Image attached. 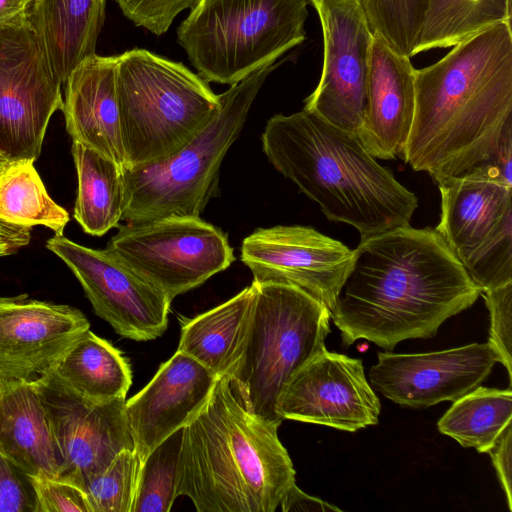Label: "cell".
Here are the masks:
<instances>
[{
	"label": "cell",
	"mask_w": 512,
	"mask_h": 512,
	"mask_svg": "<svg viewBox=\"0 0 512 512\" xmlns=\"http://www.w3.org/2000/svg\"><path fill=\"white\" fill-rule=\"evenodd\" d=\"M415 70V112L403 159L435 182L490 161L512 123V29L500 22Z\"/></svg>",
	"instance_id": "2"
},
{
	"label": "cell",
	"mask_w": 512,
	"mask_h": 512,
	"mask_svg": "<svg viewBox=\"0 0 512 512\" xmlns=\"http://www.w3.org/2000/svg\"><path fill=\"white\" fill-rule=\"evenodd\" d=\"M377 360L369 380L378 392L399 405L426 408L480 386L500 357L486 342L428 353L379 352Z\"/></svg>",
	"instance_id": "17"
},
{
	"label": "cell",
	"mask_w": 512,
	"mask_h": 512,
	"mask_svg": "<svg viewBox=\"0 0 512 512\" xmlns=\"http://www.w3.org/2000/svg\"><path fill=\"white\" fill-rule=\"evenodd\" d=\"M181 428L158 444L141 463L131 512H169L176 499Z\"/></svg>",
	"instance_id": "30"
},
{
	"label": "cell",
	"mask_w": 512,
	"mask_h": 512,
	"mask_svg": "<svg viewBox=\"0 0 512 512\" xmlns=\"http://www.w3.org/2000/svg\"><path fill=\"white\" fill-rule=\"evenodd\" d=\"M52 371L74 392L98 402L126 398L132 384L129 361L90 329L75 341Z\"/></svg>",
	"instance_id": "25"
},
{
	"label": "cell",
	"mask_w": 512,
	"mask_h": 512,
	"mask_svg": "<svg viewBox=\"0 0 512 512\" xmlns=\"http://www.w3.org/2000/svg\"><path fill=\"white\" fill-rule=\"evenodd\" d=\"M284 512H316V511H341L338 507L327 503L320 498L304 493L294 483L284 494L280 505Z\"/></svg>",
	"instance_id": "38"
},
{
	"label": "cell",
	"mask_w": 512,
	"mask_h": 512,
	"mask_svg": "<svg viewBox=\"0 0 512 512\" xmlns=\"http://www.w3.org/2000/svg\"><path fill=\"white\" fill-rule=\"evenodd\" d=\"M33 163L9 160L0 169V220L30 229L43 225L63 235L69 215L50 198Z\"/></svg>",
	"instance_id": "28"
},
{
	"label": "cell",
	"mask_w": 512,
	"mask_h": 512,
	"mask_svg": "<svg viewBox=\"0 0 512 512\" xmlns=\"http://www.w3.org/2000/svg\"><path fill=\"white\" fill-rule=\"evenodd\" d=\"M116 85L124 168L177 153L220 106L219 95L201 76L146 49L117 55Z\"/></svg>",
	"instance_id": "5"
},
{
	"label": "cell",
	"mask_w": 512,
	"mask_h": 512,
	"mask_svg": "<svg viewBox=\"0 0 512 512\" xmlns=\"http://www.w3.org/2000/svg\"><path fill=\"white\" fill-rule=\"evenodd\" d=\"M331 310L346 346L368 340L390 351L434 337L481 291L434 228L410 225L361 239Z\"/></svg>",
	"instance_id": "1"
},
{
	"label": "cell",
	"mask_w": 512,
	"mask_h": 512,
	"mask_svg": "<svg viewBox=\"0 0 512 512\" xmlns=\"http://www.w3.org/2000/svg\"><path fill=\"white\" fill-rule=\"evenodd\" d=\"M31 230L0 220V257L13 254L26 246L31 238Z\"/></svg>",
	"instance_id": "39"
},
{
	"label": "cell",
	"mask_w": 512,
	"mask_h": 512,
	"mask_svg": "<svg viewBox=\"0 0 512 512\" xmlns=\"http://www.w3.org/2000/svg\"><path fill=\"white\" fill-rule=\"evenodd\" d=\"M373 35L411 58L429 0H361Z\"/></svg>",
	"instance_id": "31"
},
{
	"label": "cell",
	"mask_w": 512,
	"mask_h": 512,
	"mask_svg": "<svg viewBox=\"0 0 512 512\" xmlns=\"http://www.w3.org/2000/svg\"><path fill=\"white\" fill-rule=\"evenodd\" d=\"M46 247L66 263L97 316L122 337L148 341L163 335L171 300L107 249H92L63 235Z\"/></svg>",
	"instance_id": "14"
},
{
	"label": "cell",
	"mask_w": 512,
	"mask_h": 512,
	"mask_svg": "<svg viewBox=\"0 0 512 512\" xmlns=\"http://www.w3.org/2000/svg\"><path fill=\"white\" fill-rule=\"evenodd\" d=\"M252 283L247 333L227 376L247 410L280 426V395L293 375L326 349L331 312L293 285Z\"/></svg>",
	"instance_id": "6"
},
{
	"label": "cell",
	"mask_w": 512,
	"mask_h": 512,
	"mask_svg": "<svg viewBox=\"0 0 512 512\" xmlns=\"http://www.w3.org/2000/svg\"><path fill=\"white\" fill-rule=\"evenodd\" d=\"M32 0H0V25L29 11Z\"/></svg>",
	"instance_id": "41"
},
{
	"label": "cell",
	"mask_w": 512,
	"mask_h": 512,
	"mask_svg": "<svg viewBox=\"0 0 512 512\" xmlns=\"http://www.w3.org/2000/svg\"><path fill=\"white\" fill-rule=\"evenodd\" d=\"M90 323L77 308L0 297V380H32L52 370Z\"/></svg>",
	"instance_id": "18"
},
{
	"label": "cell",
	"mask_w": 512,
	"mask_h": 512,
	"mask_svg": "<svg viewBox=\"0 0 512 512\" xmlns=\"http://www.w3.org/2000/svg\"><path fill=\"white\" fill-rule=\"evenodd\" d=\"M33 380L57 450L56 479L81 489L119 452L134 449L125 412L126 398L103 402L84 398L52 370Z\"/></svg>",
	"instance_id": "12"
},
{
	"label": "cell",
	"mask_w": 512,
	"mask_h": 512,
	"mask_svg": "<svg viewBox=\"0 0 512 512\" xmlns=\"http://www.w3.org/2000/svg\"><path fill=\"white\" fill-rule=\"evenodd\" d=\"M415 68L373 35L364 117L357 138L374 158L402 157L413 123Z\"/></svg>",
	"instance_id": "20"
},
{
	"label": "cell",
	"mask_w": 512,
	"mask_h": 512,
	"mask_svg": "<svg viewBox=\"0 0 512 512\" xmlns=\"http://www.w3.org/2000/svg\"><path fill=\"white\" fill-rule=\"evenodd\" d=\"M254 291L252 283L228 301L186 320L177 350L217 377L227 375L241 354Z\"/></svg>",
	"instance_id": "24"
},
{
	"label": "cell",
	"mask_w": 512,
	"mask_h": 512,
	"mask_svg": "<svg viewBox=\"0 0 512 512\" xmlns=\"http://www.w3.org/2000/svg\"><path fill=\"white\" fill-rule=\"evenodd\" d=\"M107 0H32L29 17L62 84L96 54Z\"/></svg>",
	"instance_id": "23"
},
{
	"label": "cell",
	"mask_w": 512,
	"mask_h": 512,
	"mask_svg": "<svg viewBox=\"0 0 512 512\" xmlns=\"http://www.w3.org/2000/svg\"><path fill=\"white\" fill-rule=\"evenodd\" d=\"M483 296L490 313V337L488 342L500 357L512 381V282L486 290Z\"/></svg>",
	"instance_id": "33"
},
{
	"label": "cell",
	"mask_w": 512,
	"mask_h": 512,
	"mask_svg": "<svg viewBox=\"0 0 512 512\" xmlns=\"http://www.w3.org/2000/svg\"><path fill=\"white\" fill-rule=\"evenodd\" d=\"M117 55L83 60L65 85L61 111L66 130L79 142L125 167L117 98Z\"/></svg>",
	"instance_id": "21"
},
{
	"label": "cell",
	"mask_w": 512,
	"mask_h": 512,
	"mask_svg": "<svg viewBox=\"0 0 512 512\" xmlns=\"http://www.w3.org/2000/svg\"><path fill=\"white\" fill-rule=\"evenodd\" d=\"M283 61L258 68L220 94L216 114L177 153L151 165L124 168L122 220L199 216L218 193L222 161L244 127L255 98Z\"/></svg>",
	"instance_id": "7"
},
{
	"label": "cell",
	"mask_w": 512,
	"mask_h": 512,
	"mask_svg": "<svg viewBox=\"0 0 512 512\" xmlns=\"http://www.w3.org/2000/svg\"><path fill=\"white\" fill-rule=\"evenodd\" d=\"M141 461L134 449L119 452L81 488L91 512H131Z\"/></svg>",
	"instance_id": "32"
},
{
	"label": "cell",
	"mask_w": 512,
	"mask_h": 512,
	"mask_svg": "<svg viewBox=\"0 0 512 512\" xmlns=\"http://www.w3.org/2000/svg\"><path fill=\"white\" fill-rule=\"evenodd\" d=\"M511 16V0H429L413 56L452 47Z\"/></svg>",
	"instance_id": "29"
},
{
	"label": "cell",
	"mask_w": 512,
	"mask_h": 512,
	"mask_svg": "<svg viewBox=\"0 0 512 512\" xmlns=\"http://www.w3.org/2000/svg\"><path fill=\"white\" fill-rule=\"evenodd\" d=\"M486 453L491 457L499 482L505 493L508 508L512 510V422L507 424Z\"/></svg>",
	"instance_id": "37"
},
{
	"label": "cell",
	"mask_w": 512,
	"mask_h": 512,
	"mask_svg": "<svg viewBox=\"0 0 512 512\" xmlns=\"http://www.w3.org/2000/svg\"><path fill=\"white\" fill-rule=\"evenodd\" d=\"M278 427L247 410L228 376H219L184 427L176 496L198 512H274L295 483Z\"/></svg>",
	"instance_id": "4"
},
{
	"label": "cell",
	"mask_w": 512,
	"mask_h": 512,
	"mask_svg": "<svg viewBox=\"0 0 512 512\" xmlns=\"http://www.w3.org/2000/svg\"><path fill=\"white\" fill-rule=\"evenodd\" d=\"M309 0H196L177 42L207 82L234 85L305 40Z\"/></svg>",
	"instance_id": "8"
},
{
	"label": "cell",
	"mask_w": 512,
	"mask_h": 512,
	"mask_svg": "<svg viewBox=\"0 0 512 512\" xmlns=\"http://www.w3.org/2000/svg\"><path fill=\"white\" fill-rule=\"evenodd\" d=\"M453 402L437 427L462 447L486 453L512 422L511 387L501 390L478 386Z\"/></svg>",
	"instance_id": "27"
},
{
	"label": "cell",
	"mask_w": 512,
	"mask_h": 512,
	"mask_svg": "<svg viewBox=\"0 0 512 512\" xmlns=\"http://www.w3.org/2000/svg\"><path fill=\"white\" fill-rule=\"evenodd\" d=\"M217 378L177 350L141 391L126 400V418L141 463L158 444L199 413Z\"/></svg>",
	"instance_id": "19"
},
{
	"label": "cell",
	"mask_w": 512,
	"mask_h": 512,
	"mask_svg": "<svg viewBox=\"0 0 512 512\" xmlns=\"http://www.w3.org/2000/svg\"><path fill=\"white\" fill-rule=\"evenodd\" d=\"M435 229L483 292L512 282V183L490 163L437 182Z\"/></svg>",
	"instance_id": "9"
},
{
	"label": "cell",
	"mask_w": 512,
	"mask_h": 512,
	"mask_svg": "<svg viewBox=\"0 0 512 512\" xmlns=\"http://www.w3.org/2000/svg\"><path fill=\"white\" fill-rule=\"evenodd\" d=\"M487 163L493 165L507 182L512 183V123L505 127L496 152Z\"/></svg>",
	"instance_id": "40"
},
{
	"label": "cell",
	"mask_w": 512,
	"mask_h": 512,
	"mask_svg": "<svg viewBox=\"0 0 512 512\" xmlns=\"http://www.w3.org/2000/svg\"><path fill=\"white\" fill-rule=\"evenodd\" d=\"M37 512H91L84 492L56 478H32Z\"/></svg>",
	"instance_id": "36"
},
{
	"label": "cell",
	"mask_w": 512,
	"mask_h": 512,
	"mask_svg": "<svg viewBox=\"0 0 512 512\" xmlns=\"http://www.w3.org/2000/svg\"><path fill=\"white\" fill-rule=\"evenodd\" d=\"M271 164L330 221L365 239L410 225L417 196L349 133L303 109L270 118L261 136Z\"/></svg>",
	"instance_id": "3"
},
{
	"label": "cell",
	"mask_w": 512,
	"mask_h": 512,
	"mask_svg": "<svg viewBox=\"0 0 512 512\" xmlns=\"http://www.w3.org/2000/svg\"><path fill=\"white\" fill-rule=\"evenodd\" d=\"M61 85L28 12L0 25L1 156H40L51 116L63 106Z\"/></svg>",
	"instance_id": "11"
},
{
	"label": "cell",
	"mask_w": 512,
	"mask_h": 512,
	"mask_svg": "<svg viewBox=\"0 0 512 512\" xmlns=\"http://www.w3.org/2000/svg\"><path fill=\"white\" fill-rule=\"evenodd\" d=\"M196 0H116L124 16L135 26L160 36L168 31L176 16Z\"/></svg>",
	"instance_id": "34"
},
{
	"label": "cell",
	"mask_w": 512,
	"mask_h": 512,
	"mask_svg": "<svg viewBox=\"0 0 512 512\" xmlns=\"http://www.w3.org/2000/svg\"><path fill=\"white\" fill-rule=\"evenodd\" d=\"M106 249L171 301L235 260L225 233L199 216L127 222Z\"/></svg>",
	"instance_id": "10"
},
{
	"label": "cell",
	"mask_w": 512,
	"mask_h": 512,
	"mask_svg": "<svg viewBox=\"0 0 512 512\" xmlns=\"http://www.w3.org/2000/svg\"><path fill=\"white\" fill-rule=\"evenodd\" d=\"M78 189L74 218L84 232L102 236L118 226L124 210L123 169L97 151L73 141Z\"/></svg>",
	"instance_id": "26"
},
{
	"label": "cell",
	"mask_w": 512,
	"mask_h": 512,
	"mask_svg": "<svg viewBox=\"0 0 512 512\" xmlns=\"http://www.w3.org/2000/svg\"><path fill=\"white\" fill-rule=\"evenodd\" d=\"M0 512H37L32 477L0 451Z\"/></svg>",
	"instance_id": "35"
},
{
	"label": "cell",
	"mask_w": 512,
	"mask_h": 512,
	"mask_svg": "<svg viewBox=\"0 0 512 512\" xmlns=\"http://www.w3.org/2000/svg\"><path fill=\"white\" fill-rule=\"evenodd\" d=\"M9 160H7L6 158H4L3 156L0 155V169L2 168V166Z\"/></svg>",
	"instance_id": "42"
},
{
	"label": "cell",
	"mask_w": 512,
	"mask_h": 512,
	"mask_svg": "<svg viewBox=\"0 0 512 512\" xmlns=\"http://www.w3.org/2000/svg\"><path fill=\"white\" fill-rule=\"evenodd\" d=\"M323 35L319 83L303 109L357 136L365 107L373 33L361 0H309Z\"/></svg>",
	"instance_id": "13"
},
{
	"label": "cell",
	"mask_w": 512,
	"mask_h": 512,
	"mask_svg": "<svg viewBox=\"0 0 512 512\" xmlns=\"http://www.w3.org/2000/svg\"><path fill=\"white\" fill-rule=\"evenodd\" d=\"M0 451L32 478H57L59 462L34 380H0Z\"/></svg>",
	"instance_id": "22"
},
{
	"label": "cell",
	"mask_w": 512,
	"mask_h": 512,
	"mask_svg": "<svg viewBox=\"0 0 512 512\" xmlns=\"http://www.w3.org/2000/svg\"><path fill=\"white\" fill-rule=\"evenodd\" d=\"M253 281L293 285L333 309L354 251L312 227L258 228L241 245Z\"/></svg>",
	"instance_id": "15"
},
{
	"label": "cell",
	"mask_w": 512,
	"mask_h": 512,
	"mask_svg": "<svg viewBox=\"0 0 512 512\" xmlns=\"http://www.w3.org/2000/svg\"><path fill=\"white\" fill-rule=\"evenodd\" d=\"M380 401L361 359L327 349L300 368L279 402L281 418L355 432L376 425Z\"/></svg>",
	"instance_id": "16"
}]
</instances>
